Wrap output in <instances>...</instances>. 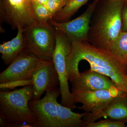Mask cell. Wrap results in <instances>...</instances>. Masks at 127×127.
I'll return each instance as SVG.
<instances>
[{"instance_id":"6da1fadb","label":"cell","mask_w":127,"mask_h":127,"mask_svg":"<svg viewBox=\"0 0 127 127\" xmlns=\"http://www.w3.org/2000/svg\"><path fill=\"white\" fill-rule=\"evenodd\" d=\"M67 61L68 81L80 75L79 62H88L91 70L107 76L119 89L126 91V68L116 58L106 50L94 46L88 41L72 42Z\"/></svg>"},{"instance_id":"7a4b0ae2","label":"cell","mask_w":127,"mask_h":127,"mask_svg":"<svg viewBox=\"0 0 127 127\" xmlns=\"http://www.w3.org/2000/svg\"><path fill=\"white\" fill-rule=\"evenodd\" d=\"M103 1L98 3L91 17L88 41L96 48L108 51L122 31L124 1Z\"/></svg>"},{"instance_id":"3957f363","label":"cell","mask_w":127,"mask_h":127,"mask_svg":"<svg viewBox=\"0 0 127 127\" xmlns=\"http://www.w3.org/2000/svg\"><path fill=\"white\" fill-rule=\"evenodd\" d=\"M32 85L10 92H0V114L9 123L7 127H21L23 124H32L36 122L28 106L33 96Z\"/></svg>"},{"instance_id":"277c9868","label":"cell","mask_w":127,"mask_h":127,"mask_svg":"<svg viewBox=\"0 0 127 127\" xmlns=\"http://www.w3.org/2000/svg\"><path fill=\"white\" fill-rule=\"evenodd\" d=\"M56 30L48 22H37L25 29V48L41 60H52L56 46Z\"/></svg>"},{"instance_id":"5b68a950","label":"cell","mask_w":127,"mask_h":127,"mask_svg":"<svg viewBox=\"0 0 127 127\" xmlns=\"http://www.w3.org/2000/svg\"><path fill=\"white\" fill-rule=\"evenodd\" d=\"M56 46L52 61L58 74L62 105L71 110L76 108L69 90L67 61L72 42L63 32L56 28Z\"/></svg>"},{"instance_id":"8992f818","label":"cell","mask_w":127,"mask_h":127,"mask_svg":"<svg viewBox=\"0 0 127 127\" xmlns=\"http://www.w3.org/2000/svg\"><path fill=\"white\" fill-rule=\"evenodd\" d=\"M0 17L12 29L20 27L25 30L37 22L32 0H0Z\"/></svg>"},{"instance_id":"52a82bcc","label":"cell","mask_w":127,"mask_h":127,"mask_svg":"<svg viewBox=\"0 0 127 127\" xmlns=\"http://www.w3.org/2000/svg\"><path fill=\"white\" fill-rule=\"evenodd\" d=\"M60 95V88L55 87L47 90L42 99L29 102V108L36 119L34 127H58L56 102Z\"/></svg>"},{"instance_id":"ba28073f","label":"cell","mask_w":127,"mask_h":127,"mask_svg":"<svg viewBox=\"0 0 127 127\" xmlns=\"http://www.w3.org/2000/svg\"><path fill=\"white\" fill-rule=\"evenodd\" d=\"M41 60L36 55L24 48L18 56L0 74V83L28 80Z\"/></svg>"},{"instance_id":"9c48e42d","label":"cell","mask_w":127,"mask_h":127,"mask_svg":"<svg viewBox=\"0 0 127 127\" xmlns=\"http://www.w3.org/2000/svg\"><path fill=\"white\" fill-rule=\"evenodd\" d=\"M118 87L107 89L72 93L75 103H80L78 109L84 112L95 114L99 112L115 98L125 94Z\"/></svg>"},{"instance_id":"30bf717a","label":"cell","mask_w":127,"mask_h":127,"mask_svg":"<svg viewBox=\"0 0 127 127\" xmlns=\"http://www.w3.org/2000/svg\"><path fill=\"white\" fill-rule=\"evenodd\" d=\"M100 0H94L86 11L72 20L59 22L51 20L48 21L55 28L63 32L73 41H88L91 17Z\"/></svg>"},{"instance_id":"8fae6325","label":"cell","mask_w":127,"mask_h":127,"mask_svg":"<svg viewBox=\"0 0 127 127\" xmlns=\"http://www.w3.org/2000/svg\"><path fill=\"white\" fill-rule=\"evenodd\" d=\"M33 88L32 100H39L44 92L59 85L58 74L52 60L42 61L31 78Z\"/></svg>"},{"instance_id":"7c38bea8","label":"cell","mask_w":127,"mask_h":127,"mask_svg":"<svg viewBox=\"0 0 127 127\" xmlns=\"http://www.w3.org/2000/svg\"><path fill=\"white\" fill-rule=\"evenodd\" d=\"M70 82L72 93L109 89L117 87L107 76L90 69L80 73L79 76Z\"/></svg>"},{"instance_id":"4fadbf2b","label":"cell","mask_w":127,"mask_h":127,"mask_svg":"<svg viewBox=\"0 0 127 127\" xmlns=\"http://www.w3.org/2000/svg\"><path fill=\"white\" fill-rule=\"evenodd\" d=\"M104 117L111 120L127 122V97L125 93L114 98L97 113H88L84 118L86 125Z\"/></svg>"},{"instance_id":"5bb4252c","label":"cell","mask_w":127,"mask_h":127,"mask_svg":"<svg viewBox=\"0 0 127 127\" xmlns=\"http://www.w3.org/2000/svg\"><path fill=\"white\" fill-rule=\"evenodd\" d=\"M16 37L9 41L0 45L1 59L6 65H9L25 48L24 30L18 28Z\"/></svg>"},{"instance_id":"9a60e30c","label":"cell","mask_w":127,"mask_h":127,"mask_svg":"<svg viewBox=\"0 0 127 127\" xmlns=\"http://www.w3.org/2000/svg\"><path fill=\"white\" fill-rule=\"evenodd\" d=\"M58 127H85L84 118L88 113H78L56 102Z\"/></svg>"},{"instance_id":"2e32d148","label":"cell","mask_w":127,"mask_h":127,"mask_svg":"<svg viewBox=\"0 0 127 127\" xmlns=\"http://www.w3.org/2000/svg\"><path fill=\"white\" fill-rule=\"evenodd\" d=\"M108 52L126 68L127 65V31H122Z\"/></svg>"},{"instance_id":"e0dca14e","label":"cell","mask_w":127,"mask_h":127,"mask_svg":"<svg viewBox=\"0 0 127 127\" xmlns=\"http://www.w3.org/2000/svg\"><path fill=\"white\" fill-rule=\"evenodd\" d=\"M88 0H68L67 4L53 17L52 20L59 22L68 21L78 9Z\"/></svg>"},{"instance_id":"ac0fdd59","label":"cell","mask_w":127,"mask_h":127,"mask_svg":"<svg viewBox=\"0 0 127 127\" xmlns=\"http://www.w3.org/2000/svg\"><path fill=\"white\" fill-rule=\"evenodd\" d=\"M32 7L37 21L40 23H46L52 18L46 6L32 0Z\"/></svg>"},{"instance_id":"d6986e66","label":"cell","mask_w":127,"mask_h":127,"mask_svg":"<svg viewBox=\"0 0 127 127\" xmlns=\"http://www.w3.org/2000/svg\"><path fill=\"white\" fill-rule=\"evenodd\" d=\"M68 1V0H48L46 7L52 18L66 5Z\"/></svg>"},{"instance_id":"ffe728a7","label":"cell","mask_w":127,"mask_h":127,"mask_svg":"<svg viewBox=\"0 0 127 127\" xmlns=\"http://www.w3.org/2000/svg\"><path fill=\"white\" fill-rule=\"evenodd\" d=\"M125 123L109 119L88 124L85 127H125Z\"/></svg>"},{"instance_id":"44dd1931","label":"cell","mask_w":127,"mask_h":127,"mask_svg":"<svg viewBox=\"0 0 127 127\" xmlns=\"http://www.w3.org/2000/svg\"><path fill=\"white\" fill-rule=\"evenodd\" d=\"M0 83L1 89H13L17 87L32 85V81L31 79H30L28 80L13 81Z\"/></svg>"},{"instance_id":"7402d4cb","label":"cell","mask_w":127,"mask_h":127,"mask_svg":"<svg viewBox=\"0 0 127 127\" xmlns=\"http://www.w3.org/2000/svg\"><path fill=\"white\" fill-rule=\"evenodd\" d=\"M122 31H127V5L124 6L123 5L122 11Z\"/></svg>"},{"instance_id":"603a6c76","label":"cell","mask_w":127,"mask_h":127,"mask_svg":"<svg viewBox=\"0 0 127 127\" xmlns=\"http://www.w3.org/2000/svg\"><path fill=\"white\" fill-rule=\"evenodd\" d=\"M8 124L9 123L7 120L2 115L0 114V127H7Z\"/></svg>"},{"instance_id":"cb8c5ba5","label":"cell","mask_w":127,"mask_h":127,"mask_svg":"<svg viewBox=\"0 0 127 127\" xmlns=\"http://www.w3.org/2000/svg\"><path fill=\"white\" fill-rule=\"evenodd\" d=\"M32 0L33 1H35L46 7L47 4L48 0Z\"/></svg>"},{"instance_id":"d4e9b609","label":"cell","mask_w":127,"mask_h":127,"mask_svg":"<svg viewBox=\"0 0 127 127\" xmlns=\"http://www.w3.org/2000/svg\"><path fill=\"white\" fill-rule=\"evenodd\" d=\"M126 91L125 92V94H126V96H127V75L126 76Z\"/></svg>"},{"instance_id":"484cf974","label":"cell","mask_w":127,"mask_h":127,"mask_svg":"<svg viewBox=\"0 0 127 127\" xmlns=\"http://www.w3.org/2000/svg\"><path fill=\"white\" fill-rule=\"evenodd\" d=\"M126 73H127V66H126Z\"/></svg>"}]
</instances>
